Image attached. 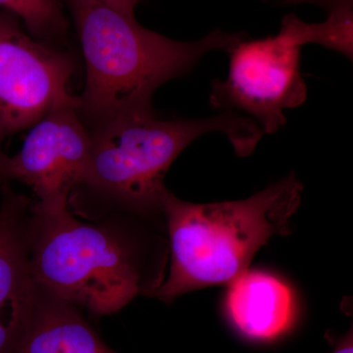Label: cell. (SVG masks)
<instances>
[{
	"instance_id": "obj_1",
	"label": "cell",
	"mask_w": 353,
	"mask_h": 353,
	"mask_svg": "<svg viewBox=\"0 0 353 353\" xmlns=\"http://www.w3.org/2000/svg\"><path fill=\"white\" fill-rule=\"evenodd\" d=\"M85 58V85L77 109L94 126L132 111L152 110L155 90L189 73L206 53L229 52L245 34L221 30L179 41L143 27L134 16L87 1L66 0Z\"/></svg>"
},
{
	"instance_id": "obj_2",
	"label": "cell",
	"mask_w": 353,
	"mask_h": 353,
	"mask_svg": "<svg viewBox=\"0 0 353 353\" xmlns=\"http://www.w3.org/2000/svg\"><path fill=\"white\" fill-rule=\"evenodd\" d=\"M301 192L294 173L241 201L192 203L167 190L162 218L170 267L146 296L169 303L192 290L231 284L271 238L290 233Z\"/></svg>"
},
{
	"instance_id": "obj_3",
	"label": "cell",
	"mask_w": 353,
	"mask_h": 353,
	"mask_svg": "<svg viewBox=\"0 0 353 353\" xmlns=\"http://www.w3.org/2000/svg\"><path fill=\"white\" fill-rule=\"evenodd\" d=\"M28 245L37 285L97 317L114 314L162 282L152 276L134 234L110 223L82 222L68 206L31 202Z\"/></svg>"
},
{
	"instance_id": "obj_4",
	"label": "cell",
	"mask_w": 353,
	"mask_h": 353,
	"mask_svg": "<svg viewBox=\"0 0 353 353\" xmlns=\"http://www.w3.org/2000/svg\"><path fill=\"white\" fill-rule=\"evenodd\" d=\"M210 132L226 134L243 157L263 136L254 121L230 111L205 119L161 120L153 110L120 114L90 132L83 185L132 214L162 218L167 171L190 143Z\"/></svg>"
},
{
	"instance_id": "obj_5",
	"label": "cell",
	"mask_w": 353,
	"mask_h": 353,
	"mask_svg": "<svg viewBox=\"0 0 353 353\" xmlns=\"http://www.w3.org/2000/svg\"><path fill=\"white\" fill-rule=\"evenodd\" d=\"M301 46L285 32L259 39H241L230 53L226 80H215L211 105L239 109L257 120L263 134H275L287 124L285 109L306 99L301 74Z\"/></svg>"
},
{
	"instance_id": "obj_6",
	"label": "cell",
	"mask_w": 353,
	"mask_h": 353,
	"mask_svg": "<svg viewBox=\"0 0 353 353\" xmlns=\"http://www.w3.org/2000/svg\"><path fill=\"white\" fill-rule=\"evenodd\" d=\"M71 58L30 38L0 17V132L29 129L63 106H77L70 92Z\"/></svg>"
},
{
	"instance_id": "obj_7",
	"label": "cell",
	"mask_w": 353,
	"mask_h": 353,
	"mask_svg": "<svg viewBox=\"0 0 353 353\" xmlns=\"http://www.w3.org/2000/svg\"><path fill=\"white\" fill-rule=\"evenodd\" d=\"M30 129L19 152L7 158L6 180L25 183L44 208L68 206L87 176L90 132L75 105L55 109Z\"/></svg>"
},
{
	"instance_id": "obj_8",
	"label": "cell",
	"mask_w": 353,
	"mask_h": 353,
	"mask_svg": "<svg viewBox=\"0 0 353 353\" xmlns=\"http://www.w3.org/2000/svg\"><path fill=\"white\" fill-rule=\"evenodd\" d=\"M30 205L8 190L0 204V353L14 352L38 303L28 245Z\"/></svg>"
},
{
	"instance_id": "obj_9",
	"label": "cell",
	"mask_w": 353,
	"mask_h": 353,
	"mask_svg": "<svg viewBox=\"0 0 353 353\" xmlns=\"http://www.w3.org/2000/svg\"><path fill=\"white\" fill-rule=\"evenodd\" d=\"M228 314L246 338L271 341L284 334L294 320L292 292L278 278L245 271L229 285Z\"/></svg>"
},
{
	"instance_id": "obj_10",
	"label": "cell",
	"mask_w": 353,
	"mask_h": 353,
	"mask_svg": "<svg viewBox=\"0 0 353 353\" xmlns=\"http://www.w3.org/2000/svg\"><path fill=\"white\" fill-rule=\"evenodd\" d=\"M39 289L36 310L13 353H116L88 325L80 308Z\"/></svg>"
},
{
	"instance_id": "obj_11",
	"label": "cell",
	"mask_w": 353,
	"mask_h": 353,
	"mask_svg": "<svg viewBox=\"0 0 353 353\" xmlns=\"http://www.w3.org/2000/svg\"><path fill=\"white\" fill-rule=\"evenodd\" d=\"M0 6L17 15L39 38H57L66 32L60 0H0Z\"/></svg>"
},
{
	"instance_id": "obj_12",
	"label": "cell",
	"mask_w": 353,
	"mask_h": 353,
	"mask_svg": "<svg viewBox=\"0 0 353 353\" xmlns=\"http://www.w3.org/2000/svg\"><path fill=\"white\" fill-rule=\"evenodd\" d=\"M87 1L101 4V6L110 7L120 12L127 14V15L134 16V10L141 0H87Z\"/></svg>"
},
{
	"instance_id": "obj_13",
	"label": "cell",
	"mask_w": 353,
	"mask_h": 353,
	"mask_svg": "<svg viewBox=\"0 0 353 353\" xmlns=\"http://www.w3.org/2000/svg\"><path fill=\"white\" fill-rule=\"evenodd\" d=\"M332 353H353L352 331L345 334V338L338 343Z\"/></svg>"
},
{
	"instance_id": "obj_14",
	"label": "cell",
	"mask_w": 353,
	"mask_h": 353,
	"mask_svg": "<svg viewBox=\"0 0 353 353\" xmlns=\"http://www.w3.org/2000/svg\"><path fill=\"white\" fill-rule=\"evenodd\" d=\"M3 138V134L0 132V183L6 180V167L7 158H8L4 154L3 152H2L1 143Z\"/></svg>"
}]
</instances>
